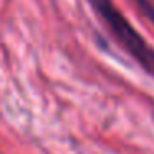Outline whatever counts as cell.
<instances>
[{"label": "cell", "mask_w": 154, "mask_h": 154, "mask_svg": "<svg viewBox=\"0 0 154 154\" xmlns=\"http://www.w3.org/2000/svg\"><path fill=\"white\" fill-rule=\"evenodd\" d=\"M136 2H137V5H139L141 10L146 14V17L154 23V7L149 4V2H147V0H136Z\"/></svg>", "instance_id": "7a4b0ae2"}, {"label": "cell", "mask_w": 154, "mask_h": 154, "mask_svg": "<svg viewBox=\"0 0 154 154\" xmlns=\"http://www.w3.org/2000/svg\"><path fill=\"white\" fill-rule=\"evenodd\" d=\"M91 7L103 22L111 28L119 45L147 71L154 76V50L146 43L143 37L133 28V25L126 20L123 14L114 7L113 0H90Z\"/></svg>", "instance_id": "6da1fadb"}]
</instances>
